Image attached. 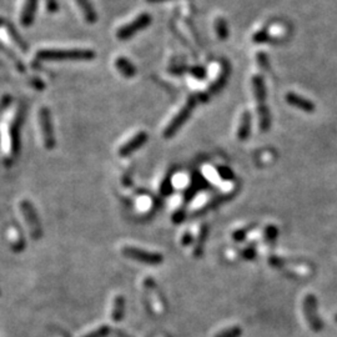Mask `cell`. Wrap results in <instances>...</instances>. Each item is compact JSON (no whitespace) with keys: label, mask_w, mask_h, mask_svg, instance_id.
I'll return each instance as SVG.
<instances>
[{"label":"cell","mask_w":337,"mask_h":337,"mask_svg":"<svg viewBox=\"0 0 337 337\" xmlns=\"http://www.w3.org/2000/svg\"><path fill=\"white\" fill-rule=\"evenodd\" d=\"M39 126H40L41 136H43L44 146L47 150H52L56 146V139L53 129L52 116L47 108H40L39 110Z\"/></svg>","instance_id":"obj_6"},{"label":"cell","mask_w":337,"mask_h":337,"mask_svg":"<svg viewBox=\"0 0 337 337\" xmlns=\"http://www.w3.org/2000/svg\"><path fill=\"white\" fill-rule=\"evenodd\" d=\"M149 3H161V2H166V0H146Z\"/></svg>","instance_id":"obj_39"},{"label":"cell","mask_w":337,"mask_h":337,"mask_svg":"<svg viewBox=\"0 0 337 337\" xmlns=\"http://www.w3.org/2000/svg\"><path fill=\"white\" fill-rule=\"evenodd\" d=\"M124 308H125V299L122 295H116L112 300L111 306V320L117 322L123 319L124 316Z\"/></svg>","instance_id":"obj_18"},{"label":"cell","mask_w":337,"mask_h":337,"mask_svg":"<svg viewBox=\"0 0 337 337\" xmlns=\"http://www.w3.org/2000/svg\"><path fill=\"white\" fill-rule=\"evenodd\" d=\"M109 331H110L109 326L101 325L99 327L94 328V330H91L90 332L86 333V335H83L81 337H105L109 335Z\"/></svg>","instance_id":"obj_25"},{"label":"cell","mask_w":337,"mask_h":337,"mask_svg":"<svg viewBox=\"0 0 337 337\" xmlns=\"http://www.w3.org/2000/svg\"><path fill=\"white\" fill-rule=\"evenodd\" d=\"M115 332H116V336L117 337H130V336L128 335V333L123 332V331H120V330H116V331H115Z\"/></svg>","instance_id":"obj_38"},{"label":"cell","mask_w":337,"mask_h":337,"mask_svg":"<svg viewBox=\"0 0 337 337\" xmlns=\"http://www.w3.org/2000/svg\"><path fill=\"white\" fill-rule=\"evenodd\" d=\"M75 2H77L78 7L80 8L84 18H85V20L88 21L89 24H94V22H97L98 13L90 0H75Z\"/></svg>","instance_id":"obj_16"},{"label":"cell","mask_w":337,"mask_h":337,"mask_svg":"<svg viewBox=\"0 0 337 337\" xmlns=\"http://www.w3.org/2000/svg\"><path fill=\"white\" fill-rule=\"evenodd\" d=\"M95 53L89 49H45L36 53V59L47 61L61 60H91Z\"/></svg>","instance_id":"obj_2"},{"label":"cell","mask_w":337,"mask_h":337,"mask_svg":"<svg viewBox=\"0 0 337 337\" xmlns=\"http://www.w3.org/2000/svg\"><path fill=\"white\" fill-rule=\"evenodd\" d=\"M198 103H199L198 97H196V95H191L189 99H187V103L185 104L184 108H182L181 110L174 116V119L171 120V122L168 123V125L165 128L164 133H162V136H164L165 139H170V137H173L174 135L178 133L180 129L185 125V123L190 119L191 112H192L194 109H195V106L198 105Z\"/></svg>","instance_id":"obj_3"},{"label":"cell","mask_w":337,"mask_h":337,"mask_svg":"<svg viewBox=\"0 0 337 337\" xmlns=\"http://www.w3.org/2000/svg\"><path fill=\"white\" fill-rule=\"evenodd\" d=\"M215 30L218 34V38L220 40H226L229 38V27H227V22L223 18H218L215 20Z\"/></svg>","instance_id":"obj_21"},{"label":"cell","mask_w":337,"mask_h":337,"mask_svg":"<svg viewBox=\"0 0 337 337\" xmlns=\"http://www.w3.org/2000/svg\"><path fill=\"white\" fill-rule=\"evenodd\" d=\"M244 256H245L246 258H249V260H251V258H254V256H255V250H252L251 247L244 250Z\"/></svg>","instance_id":"obj_35"},{"label":"cell","mask_w":337,"mask_h":337,"mask_svg":"<svg viewBox=\"0 0 337 337\" xmlns=\"http://www.w3.org/2000/svg\"><path fill=\"white\" fill-rule=\"evenodd\" d=\"M0 49H2L3 52H4L5 54H7L8 56H9V58L11 59V60L14 61V64H15L16 69H18L19 71H20V73H24V71H25V66L21 64V60L18 58V56H16L15 54H14V53L11 52L10 49H8L7 46H4V45H2V44H0Z\"/></svg>","instance_id":"obj_24"},{"label":"cell","mask_w":337,"mask_h":337,"mask_svg":"<svg viewBox=\"0 0 337 337\" xmlns=\"http://www.w3.org/2000/svg\"><path fill=\"white\" fill-rule=\"evenodd\" d=\"M207 237V226L206 225H202L199 230L198 236L195 238V245H194V256L195 257H200L204 252V246H205V241H206Z\"/></svg>","instance_id":"obj_19"},{"label":"cell","mask_w":337,"mask_h":337,"mask_svg":"<svg viewBox=\"0 0 337 337\" xmlns=\"http://www.w3.org/2000/svg\"><path fill=\"white\" fill-rule=\"evenodd\" d=\"M246 236V230H238V231H236L234 235H232V237L235 238V240L237 241H241L244 237Z\"/></svg>","instance_id":"obj_34"},{"label":"cell","mask_w":337,"mask_h":337,"mask_svg":"<svg viewBox=\"0 0 337 337\" xmlns=\"http://www.w3.org/2000/svg\"><path fill=\"white\" fill-rule=\"evenodd\" d=\"M19 209H20V213L22 219H24L25 225H27L30 237L34 238V240L40 238L41 235H43V229H41L40 221H39V218L36 215V211L34 210L33 205L28 200H21L20 204H19Z\"/></svg>","instance_id":"obj_4"},{"label":"cell","mask_w":337,"mask_h":337,"mask_svg":"<svg viewBox=\"0 0 337 337\" xmlns=\"http://www.w3.org/2000/svg\"><path fill=\"white\" fill-rule=\"evenodd\" d=\"M115 66H116L117 71L123 75L124 78H134L136 75V67L133 65L129 59L124 58V56H119L115 60Z\"/></svg>","instance_id":"obj_15"},{"label":"cell","mask_w":337,"mask_h":337,"mask_svg":"<svg viewBox=\"0 0 337 337\" xmlns=\"http://www.w3.org/2000/svg\"><path fill=\"white\" fill-rule=\"evenodd\" d=\"M272 38L271 35H270L269 30L266 29H262V30H258L254 34V36H252V41H254L255 44H265V43H269V41H271Z\"/></svg>","instance_id":"obj_23"},{"label":"cell","mask_w":337,"mask_h":337,"mask_svg":"<svg viewBox=\"0 0 337 337\" xmlns=\"http://www.w3.org/2000/svg\"><path fill=\"white\" fill-rule=\"evenodd\" d=\"M7 238L13 251L19 252L21 251V250H24L25 247L24 236H22L18 226H15V225H10V226L8 227Z\"/></svg>","instance_id":"obj_12"},{"label":"cell","mask_w":337,"mask_h":337,"mask_svg":"<svg viewBox=\"0 0 337 337\" xmlns=\"http://www.w3.org/2000/svg\"><path fill=\"white\" fill-rule=\"evenodd\" d=\"M252 88H254L255 99L257 101V114H258V125L260 130L262 133L270 130L271 128V115H270V109L266 103L268 94H266V85L262 77L255 75L252 78Z\"/></svg>","instance_id":"obj_1"},{"label":"cell","mask_w":337,"mask_h":337,"mask_svg":"<svg viewBox=\"0 0 337 337\" xmlns=\"http://www.w3.org/2000/svg\"><path fill=\"white\" fill-rule=\"evenodd\" d=\"M61 337H66V336H61Z\"/></svg>","instance_id":"obj_42"},{"label":"cell","mask_w":337,"mask_h":337,"mask_svg":"<svg viewBox=\"0 0 337 337\" xmlns=\"http://www.w3.org/2000/svg\"><path fill=\"white\" fill-rule=\"evenodd\" d=\"M190 74L192 75L194 78H196L198 80H204L205 78H206V69L205 67H202L200 65H196V66H192L190 69Z\"/></svg>","instance_id":"obj_26"},{"label":"cell","mask_w":337,"mask_h":337,"mask_svg":"<svg viewBox=\"0 0 337 337\" xmlns=\"http://www.w3.org/2000/svg\"><path fill=\"white\" fill-rule=\"evenodd\" d=\"M251 112L245 110L241 115V120L240 124H238L237 128V139L241 140V141H245V140L249 139L250 133H251Z\"/></svg>","instance_id":"obj_14"},{"label":"cell","mask_w":337,"mask_h":337,"mask_svg":"<svg viewBox=\"0 0 337 337\" xmlns=\"http://www.w3.org/2000/svg\"><path fill=\"white\" fill-rule=\"evenodd\" d=\"M256 59H257V63H258V66L261 67L262 70H269L270 69V60H269V56L265 54V53L260 52L258 54L256 55Z\"/></svg>","instance_id":"obj_27"},{"label":"cell","mask_w":337,"mask_h":337,"mask_svg":"<svg viewBox=\"0 0 337 337\" xmlns=\"http://www.w3.org/2000/svg\"><path fill=\"white\" fill-rule=\"evenodd\" d=\"M265 235H266V238H268V240L274 241L275 238H276L277 229L275 226H272V225H269L265 230Z\"/></svg>","instance_id":"obj_29"},{"label":"cell","mask_w":337,"mask_h":337,"mask_svg":"<svg viewBox=\"0 0 337 337\" xmlns=\"http://www.w3.org/2000/svg\"><path fill=\"white\" fill-rule=\"evenodd\" d=\"M3 22H4V19H3V18H0V25H2Z\"/></svg>","instance_id":"obj_40"},{"label":"cell","mask_w":337,"mask_h":337,"mask_svg":"<svg viewBox=\"0 0 337 337\" xmlns=\"http://www.w3.org/2000/svg\"><path fill=\"white\" fill-rule=\"evenodd\" d=\"M182 219H184V212L182 211H178L175 213V216H174V220H175L176 223H180Z\"/></svg>","instance_id":"obj_37"},{"label":"cell","mask_w":337,"mask_h":337,"mask_svg":"<svg viewBox=\"0 0 337 337\" xmlns=\"http://www.w3.org/2000/svg\"><path fill=\"white\" fill-rule=\"evenodd\" d=\"M241 333H243V330L240 326H230V327L219 331L213 337H240Z\"/></svg>","instance_id":"obj_22"},{"label":"cell","mask_w":337,"mask_h":337,"mask_svg":"<svg viewBox=\"0 0 337 337\" xmlns=\"http://www.w3.org/2000/svg\"><path fill=\"white\" fill-rule=\"evenodd\" d=\"M149 135L146 131H140L135 136L131 137L128 142H125L122 148L119 149V155L122 157H128L131 154L135 153L136 150H139L142 145H145V142L148 141Z\"/></svg>","instance_id":"obj_9"},{"label":"cell","mask_w":337,"mask_h":337,"mask_svg":"<svg viewBox=\"0 0 337 337\" xmlns=\"http://www.w3.org/2000/svg\"><path fill=\"white\" fill-rule=\"evenodd\" d=\"M151 24V15L148 13H142L137 16L136 19H134L133 21L129 22V24L124 25L117 30L116 36L119 40H128V39L133 38L134 35H136L137 33L144 30L145 28H148Z\"/></svg>","instance_id":"obj_7"},{"label":"cell","mask_w":337,"mask_h":337,"mask_svg":"<svg viewBox=\"0 0 337 337\" xmlns=\"http://www.w3.org/2000/svg\"><path fill=\"white\" fill-rule=\"evenodd\" d=\"M33 86L35 89H38V90H43L45 88V85H44V83L43 81L40 80V79H38V78H35V79H33Z\"/></svg>","instance_id":"obj_33"},{"label":"cell","mask_w":337,"mask_h":337,"mask_svg":"<svg viewBox=\"0 0 337 337\" xmlns=\"http://www.w3.org/2000/svg\"><path fill=\"white\" fill-rule=\"evenodd\" d=\"M191 243H192V236H191L190 231H185L184 235H182V237H181V244L184 246H187V245H190Z\"/></svg>","instance_id":"obj_32"},{"label":"cell","mask_w":337,"mask_h":337,"mask_svg":"<svg viewBox=\"0 0 337 337\" xmlns=\"http://www.w3.org/2000/svg\"><path fill=\"white\" fill-rule=\"evenodd\" d=\"M218 174H219V176H220L221 179H224V180H230V179H232V171L230 170L229 167H219L218 168Z\"/></svg>","instance_id":"obj_28"},{"label":"cell","mask_w":337,"mask_h":337,"mask_svg":"<svg viewBox=\"0 0 337 337\" xmlns=\"http://www.w3.org/2000/svg\"><path fill=\"white\" fill-rule=\"evenodd\" d=\"M38 2L39 0H25L20 14V24L22 27L28 28L33 24L36 10H38Z\"/></svg>","instance_id":"obj_13"},{"label":"cell","mask_w":337,"mask_h":337,"mask_svg":"<svg viewBox=\"0 0 337 337\" xmlns=\"http://www.w3.org/2000/svg\"><path fill=\"white\" fill-rule=\"evenodd\" d=\"M303 307V316L306 317L307 325L315 332H319L322 330L324 325H322L321 319L317 315V300L312 294H308L303 297L302 302Z\"/></svg>","instance_id":"obj_8"},{"label":"cell","mask_w":337,"mask_h":337,"mask_svg":"<svg viewBox=\"0 0 337 337\" xmlns=\"http://www.w3.org/2000/svg\"><path fill=\"white\" fill-rule=\"evenodd\" d=\"M286 101H287L288 105L294 106V108L300 109V110L305 112H314L316 110V106L311 100L306 99V98L301 97V95H297L295 92H287L285 97Z\"/></svg>","instance_id":"obj_11"},{"label":"cell","mask_w":337,"mask_h":337,"mask_svg":"<svg viewBox=\"0 0 337 337\" xmlns=\"http://www.w3.org/2000/svg\"><path fill=\"white\" fill-rule=\"evenodd\" d=\"M10 103H11L10 95H5V97L2 98V100H0V115H2V112L10 105Z\"/></svg>","instance_id":"obj_31"},{"label":"cell","mask_w":337,"mask_h":337,"mask_svg":"<svg viewBox=\"0 0 337 337\" xmlns=\"http://www.w3.org/2000/svg\"><path fill=\"white\" fill-rule=\"evenodd\" d=\"M45 3H46V9L49 13H56V11H58V0H45Z\"/></svg>","instance_id":"obj_30"},{"label":"cell","mask_w":337,"mask_h":337,"mask_svg":"<svg viewBox=\"0 0 337 337\" xmlns=\"http://www.w3.org/2000/svg\"><path fill=\"white\" fill-rule=\"evenodd\" d=\"M122 252L124 256L131 258V260L140 261V262L146 263V265H160L164 261V257L159 252L146 251V250L139 249V247L124 246Z\"/></svg>","instance_id":"obj_5"},{"label":"cell","mask_w":337,"mask_h":337,"mask_svg":"<svg viewBox=\"0 0 337 337\" xmlns=\"http://www.w3.org/2000/svg\"><path fill=\"white\" fill-rule=\"evenodd\" d=\"M335 320H336V321H337V314L335 315Z\"/></svg>","instance_id":"obj_41"},{"label":"cell","mask_w":337,"mask_h":337,"mask_svg":"<svg viewBox=\"0 0 337 337\" xmlns=\"http://www.w3.org/2000/svg\"><path fill=\"white\" fill-rule=\"evenodd\" d=\"M7 29H8V33H9L10 38L13 39L14 41H15L16 45H18V46L20 47L21 50H24V52H27V50H28V44L25 43L24 39H22L20 34L18 33V30H16L15 28H14L13 25L10 24V22H7Z\"/></svg>","instance_id":"obj_20"},{"label":"cell","mask_w":337,"mask_h":337,"mask_svg":"<svg viewBox=\"0 0 337 337\" xmlns=\"http://www.w3.org/2000/svg\"><path fill=\"white\" fill-rule=\"evenodd\" d=\"M162 194H168V191L171 190V182L166 180V181H164V184H162Z\"/></svg>","instance_id":"obj_36"},{"label":"cell","mask_w":337,"mask_h":337,"mask_svg":"<svg viewBox=\"0 0 337 337\" xmlns=\"http://www.w3.org/2000/svg\"><path fill=\"white\" fill-rule=\"evenodd\" d=\"M22 122V111L19 110L10 126V149L13 156H16L20 148V125Z\"/></svg>","instance_id":"obj_10"},{"label":"cell","mask_w":337,"mask_h":337,"mask_svg":"<svg viewBox=\"0 0 337 337\" xmlns=\"http://www.w3.org/2000/svg\"><path fill=\"white\" fill-rule=\"evenodd\" d=\"M229 75H230V67L226 63H225V64H223V67H221L220 75H219L218 79H216L215 83L210 86V89H209L210 94H215V92L220 91V90L223 89L225 85H226V81H227V78H229Z\"/></svg>","instance_id":"obj_17"}]
</instances>
